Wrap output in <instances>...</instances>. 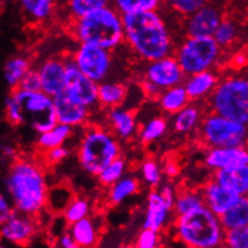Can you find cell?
<instances>
[{
    "label": "cell",
    "instance_id": "74e56055",
    "mask_svg": "<svg viewBox=\"0 0 248 248\" xmlns=\"http://www.w3.org/2000/svg\"><path fill=\"white\" fill-rule=\"evenodd\" d=\"M126 168H128V164H126L125 159L122 158V155L116 158L115 160H112L110 164L106 165L105 168L98 173V176H96L98 182L100 183V186H103L104 188L110 187V186L113 185L116 181H118L121 177H123V176L125 175Z\"/></svg>",
    "mask_w": 248,
    "mask_h": 248
},
{
    "label": "cell",
    "instance_id": "ac0fdd59",
    "mask_svg": "<svg viewBox=\"0 0 248 248\" xmlns=\"http://www.w3.org/2000/svg\"><path fill=\"white\" fill-rule=\"evenodd\" d=\"M53 106L57 123L65 124L74 129L84 126L91 118L92 110L71 101L64 92L53 96Z\"/></svg>",
    "mask_w": 248,
    "mask_h": 248
},
{
    "label": "cell",
    "instance_id": "f6af8a7d",
    "mask_svg": "<svg viewBox=\"0 0 248 248\" xmlns=\"http://www.w3.org/2000/svg\"><path fill=\"white\" fill-rule=\"evenodd\" d=\"M155 189L158 190V193H159L163 202H164L168 206L172 208L173 202H175V199H176V194H177V189H176L175 186H173L171 182H165V183H160Z\"/></svg>",
    "mask_w": 248,
    "mask_h": 248
},
{
    "label": "cell",
    "instance_id": "7a4b0ae2",
    "mask_svg": "<svg viewBox=\"0 0 248 248\" xmlns=\"http://www.w3.org/2000/svg\"><path fill=\"white\" fill-rule=\"evenodd\" d=\"M124 44L142 62L171 56L175 49L172 35L160 10L123 15Z\"/></svg>",
    "mask_w": 248,
    "mask_h": 248
},
{
    "label": "cell",
    "instance_id": "52a82bcc",
    "mask_svg": "<svg viewBox=\"0 0 248 248\" xmlns=\"http://www.w3.org/2000/svg\"><path fill=\"white\" fill-rule=\"evenodd\" d=\"M211 112L246 124L248 122V80L244 75L219 78L206 99Z\"/></svg>",
    "mask_w": 248,
    "mask_h": 248
},
{
    "label": "cell",
    "instance_id": "2e32d148",
    "mask_svg": "<svg viewBox=\"0 0 248 248\" xmlns=\"http://www.w3.org/2000/svg\"><path fill=\"white\" fill-rule=\"evenodd\" d=\"M172 208L165 204L160 198L157 189H151L146 200L145 217H143L142 228L163 232L170 227L173 220Z\"/></svg>",
    "mask_w": 248,
    "mask_h": 248
},
{
    "label": "cell",
    "instance_id": "484cf974",
    "mask_svg": "<svg viewBox=\"0 0 248 248\" xmlns=\"http://www.w3.org/2000/svg\"><path fill=\"white\" fill-rule=\"evenodd\" d=\"M157 101L163 112L168 115H173L190 103L189 96L183 84L163 89L157 98Z\"/></svg>",
    "mask_w": 248,
    "mask_h": 248
},
{
    "label": "cell",
    "instance_id": "3957f363",
    "mask_svg": "<svg viewBox=\"0 0 248 248\" xmlns=\"http://www.w3.org/2000/svg\"><path fill=\"white\" fill-rule=\"evenodd\" d=\"M69 31L80 44H89L113 52L124 44L122 15L112 5L70 19Z\"/></svg>",
    "mask_w": 248,
    "mask_h": 248
},
{
    "label": "cell",
    "instance_id": "60d3db41",
    "mask_svg": "<svg viewBox=\"0 0 248 248\" xmlns=\"http://www.w3.org/2000/svg\"><path fill=\"white\" fill-rule=\"evenodd\" d=\"M223 246L229 248H247L248 227L232 228V229L225 230Z\"/></svg>",
    "mask_w": 248,
    "mask_h": 248
},
{
    "label": "cell",
    "instance_id": "603a6c76",
    "mask_svg": "<svg viewBox=\"0 0 248 248\" xmlns=\"http://www.w3.org/2000/svg\"><path fill=\"white\" fill-rule=\"evenodd\" d=\"M171 116H172V120H171L172 130L182 135H187L198 130L200 122L204 117V111L199 103L190 101L187 106Z\"/></svg>",
    "mask_w": 248,
    "mask_h": 248
},
{
    "label": "cell",
    "instance_id": "7bdbcfd3",
    "mask_svg": "<svg viewBox=\"0 0 248 248\" xmlns=\"http://www.w3.org/2000/svg\"><path fill=\"white\" fill-rule=\"evenodd\" d=\"M42 153V159L46 164L48 165H56L61 164L64 160L68 159L69 155H70V150H69L66 146L61 145L57 146V147L49 148V150L44 151Z\"/></svg>",
    "mask_w": 248,
    "mask_h": 248
},
{
    "label": "cell",
    "instance_id": "db71d44e",
    "mask_svg": "<svg viewBox=\"0 0 248 248\" xmlns=\"http://www.w3.org/2000/svg\"><path fill=\"white\" fill-rule=\"evenodd\" d=\"M57 1H59V0H57ZM63 1H64V0H63Z\"/></svg>",
    "mask_w": 248,
    "mask_h": 248
},
{
    "label": "cell",
    "instance_id": "c3c4849f",
    "mask_svg": "<svg viewBox=\"0 0 248 248\" xmlns=\"http://www.w3.org/2000/svg\"><path fill=\"white\" fill-rule=\"evenodd\" d=\"M163 176H166L169 180H173L180 175V165L173 160H168L164 165L162 166Z\"/></svg>",
    "mask_w": 248,
    "mask_h": 248
},
{
    "label": "cell",
    "instance_id": "681fc988",
    "mask_svg": "<svg viewBox=\"0 0 248 248\" xmlns=\"http://www.w3.org/2000/svg\"><path fill=\"white\" fill-rule=\"evenodd\" d=\"M57 246L62 248H78L73 236H71L68 230L64 232L63 234H61V236L58 237V240H57Z\"/></svg>",
    "mask_w": 248,
    "mask_h": 248
},
{
    "label": "cell",
    "instance_id": "7402d4cb",
    "mask_svg": "<svg viewBox=\"0 0 248 248\" xmlns=\"http://www.w3.org/2000/svg\"><path fill=\"white\" fill-rule=\"evenodd\" d=\"M68 232L73 236L78 248L95 247L100 241V228L95 218L92 216L69 224Z\"/></svg>",
    "mask_w": 248,
    "mask_h": 248
},
{
    "label": "cell",
    "instance_id": "83f0119b",
    "mask_svg": "<svg viewBox=\"0 0 248 248\" xmlns=\"http://www.w3.org/2000/svg\"><path fill=\"white\" fill-rule=\"evenodd\" d=\"M139 190H140V181L134 176L124 175L113 185L108 187V202L115 206L121 205L139 193Z\"/></svg>",
    "mask_w": 248,
    "mask_h": 248
},
{
    "label": "cell",
    "instance_id": "ffe728a7",
    "mask_svg": "<svg viewBox=\"0 0 248 248\" xmlns=\"http://www.w3.org/2000/svg\"><path fill=\"white\" fill-rule=\"evenodd\" d=\"M108 110L106 113L108 128L120 141L131 140L139 130L135 113L126 108H122L121 106L108 108Z\"/></svg>",
    "mask_w": 248,
    "mask_h": 248
},
{
    "label": "cell",
    "instance_id": "4dcf8cb0",
    "mask_svg": "<svg viewBox=\"0 0 248 248\" xmlns=\"http://www.w3.org/2000/svg\"><path fill=\"white\" fill-rule=\"evenodd\" d=\"M220 224L224 230L232 229V228L248 227V199L247 195L241 198L235 206L219 216Z\"/></svg>",
    "mask_w": 248,
    "mask_h": 248
},
{
    "label": "cell",
    "instance_id": "8d00e7d4",
    "mask_svg": "<svg viewBox=\"0 0 248 248\" xmlns=\"http://www.w3.org/2000/svg\"><path fill=\"white\" fill-rule=\"evenodd\" d=\"M92 204L87 198L76 197L71 198L69 204L63 210V217L66 224H73L78 220L82 219L92 215Z\"/></svg>",
    "mask_w": 248,
    "mask_h": 248
},
{
    "label": "cell",
    "instance_id": "44dd1931",
    "mask_svg": "<svg viewBox=\"0 0 248 248\" xmlns=\"http://www.w3.org/2000/svg\"><path fill=\"white\" fill-rule=\"evenodd\" d=\"M219 78V75L215 70H206L186 76L182 84L190 101L202 103L210 96V94L217 86Z\"/></svg>",
    "mask_w": 248,
    "mask_h": 248
},
{
    "label": "cell",
    "instance_id": "7dc6e473",
    "mask_svg": "<svg viewBox=\"0 0 248 248\" xmlns=\"http://www.w3.org/2000/svg\"><path fill=\"white\" fill-rule=\"evenodd\" d=\"M141 91H142L143 95H145L146 98L157 100V98L159 96L162 89H160L158 86H155V83L150 82V81L147 80H143L142 78V82H141Z\"/></svg>",
    "mask_w": 248,
    "mask_h": 248
},
{
    "label": "cell",
    "instance_id": "d6986e66",
    "mask_svg": "<svg viewBox=\"0 0 248 248\" xmlns=\"http://www.w3.org/2000/svg\"><path fill=\"white\" fill-rule=\"evenodd\" d=\"M205 166L210 170L240 168L248 165L246 147H213L208 148L205 155Z\"/></svg>",
    "mask_w": 248,
    "mask_h": 248
},
{
    "label": "cell",
    "instance_id": "ab89813d",
    "mask_svg": "<svg viewBox=\"0 0 248 248\" xmlns=\"http://www.w3.org/2000/svg\"><path fill=\"white\" fill-rule=\"evenodd\" d=\"M207 2L210 0H164L165 6L182 18L198 11Z\"/></svg>",
    "mask_w": 248,
    "mask_h": 248
},
{
    "label": "cell",
    "instance_id": "cb8c5ba5",
    "mask_svg": "<svg viewBox=\"0 0 248 248\" xmlns=\"http://www.w3.org/2000/svg\"><path fill=\"white\" fill-rule=\"evenodd\" d=\"M212 180L223 187L245 197L248 193V165L215 170Z\"/></svg>",
    "mask_w": 248,
    "mask_h": 248
},
{
    "label": "cell",
    "instance_id": "b9f144b4",
    "mask_svg": "<svg viewBox=\"0 0 248 248\" xmlns=\"http://www.w3.org/2000/svg\"><path fill=\"white\" fill-rule=\"evenodd\" d=\"M160 242H162V232L147 229V228H142V230L139 232L138 237H136L134 247L157 248L160 246Z\"/></svg>",
    "mask_w": 248,
    "mask_h": 248
},
{
    "label": "cell",
    "instance_id": "f907efd6",
    "mask_svg": "<svg viewBox=\"0 0 248 248\" xmlns=\"http://www.w3.org/2000/svg\"><path fill=\"white\" fill-rule=\"evenodd\" d=\"M232 64H234V65H237L239 68H242V66L246 64V56H245L242 52L235 54L234 58H232Z\"/></svg>",
    "mask_w": 248,
    "mask_h": 248
},
{
    "label": "cell",
    "instance_id": "7c38bea8",
    "mask_svg": "<svg viewBox=\"0 0 248 248\" xmlns=\"http://www.w3.org/2000/svg\"><path fill=\"white\" fill-rule=\"evenodd\" d=\"M40 229L38 217L15 211L0 225V240L16 246L28 245Z\"/></svg>",
    "mask_w": 248,
    "mask_h": 248
},
{
    "label": "cell",
    "instance_id": "d6a6232c",
    "mask_svg": "<svg viewBox=\"0 0 248 248\" xmlns=\"http://www.w3.org/2000/svg\"><path fill=\"white\" fill-rule=\"evenodd\" d=\"M204 205L202 195L200 189H182L177 190L175 202L172 206L173 216H181L189 211L194 210Z\"/></svg>",
    "mask_w": 248,
    "mask_h": 248
},
{
    "label": "cell",
    "instance_id": "4316f807",
    "mask_svg": "<svg viewBox=\"0 0 248 248\" xmlns=\"http://www.w3.org/2000/svg\"><path fill=\"white\" fill-rule=\"evenodd\" d=\"M128 95V88L121 82L103 81L98 83V103L101 108H111L121 106Z\"/></svg>",
    "mask_w": 248,
    "mask_h": 248
},
{
    "label": "cell",
    "instance_id": "9c48e42d",
    "mask_svg": "<svg viewBox=\"0 0 248 248\" xmlns=\"http://www.w3.org/2000/svg\"><path fill=\"white\" fill-rule=\"evenodd\" d=\"M197 131L207 148L246 147V124L222 117L211 111L202 117Z\"/></svg>",
    "mask_w": 248,
    "mask_h": 248
},
{
    "label": "cell",
    "instance_id": "30bf717a",
    "mask_svg": "<svg viewBox=\"0 0 248 248\" xmlns=\"http://www.w3.org/2000/svg\"><path fill=\"white\" fill-rule=\"evenodd\" d=\"M78 70L96 83L105 81L112 70V52L89 44H80L73 54Z\"/></svg>",
    "mask_w": 248,
    "mask_h": 248
},
{
    "label": "cell",
    "instance_id": "277c9868",
    "mask_svg": "<svg viewBox=\"0 0 248 248\" xmlns=\"http://www.w3.org/2000/svg\"><path fill=\"white\" fill-rule=\"evenodd\" d=\"M7 122L15 126H28L40 134L57 123L53 98L42 91L27 92L12 89L5 101Z\"/></svg>",
    "mask_w": 248,
    "mask_h": 248
},
{
    "label": "cell",
    "instance_id": "f546056e",
    "mask_svg": "<svg viewBox=\"0 0 248 248\" xmlns=\"http://www.w3.org/2000/svg\"><path fill=\"white\" fill-rule=\"evenodd\" d=\"M31 68V62L26 56H15L4 65V78L11 89L17 88L22 78Z\"/></svg>",
    "mask_w": 248,
    "mask_h": 248
},
{
    "label": "cell",
    "instance_id": "9a60e30c",
    "mask_svg": "<svg viewBox=\"0 0 248 248\" xmlns=\"http://www.w3.org/2000/svg\"><path fill=\"white\" fill-rule=\"evenodd\" d=\"M41 80V91L49 96H56L64 91L65 87V59L62 57H52L44 61L38 66Z\"/></svg>",
    "mask_w": 248,
    "mask_h": 248
},
{
    "label": "cell",
    "instance_id": "bcb514c9",
    "mask_svg": "<svg viewBox=\"0 0 248 248\" xmlns=\"http://www.w3.org/2000/svg\"><path fill=\"white\" fill-rule=\"evenodd\" d=\"M15 212V208L12 202H10L9 197L0 192V225Z\"/></svg>",
    "mask_w": 248,
    "mask_h": 248
},
{
    "label": "cell",
    "instance_id": "8992f818",
    "mask_svg": "<svg viewBox=\"0 0 248 248\" xmlns=\"http://www.w3.org/2000/svg\"><path fill=\"white\" fill-rule=\"evenodd\" d=\"M121 155V141L110 129L99 124L84 125L78 147V159L84 172L96 177L106 165Z\"/></svg>",
    "mask_w": 248,
    "mask_h": 248
},
{
    "label": "cell",
    "instance_id": "e575fe53",
    "mask_svg": "<svg viewBox=\"0 0 248 248\" xmlns=\"http://www.w3.org/2000/svg\"><path fill=\"white\" fill-rule=\"evenodd\" d=\"M111 5V0H64L69 18L75 19L92 11Z\"/></svg>",
    "mask_w": 248,
    "mask_h": 248
},
{
    "label": "cell",
    "instance_id": "e0dca14e",
    "mask_svg": "<svg viewBox=\"0 0 248 248\" xmlns=\"http://www.w3.org/2000/svg\"><path fill=\"white\" fill-rule=\"evenodd\" d=\"M204 205L219 217L241 200L242 195L223 187L211 178L200 189Z\"/></svg>",
    "mask_w": 248,
    "mask_h": 248
},
{
    "label": "cell",
    "instance_id": "ba28073f",
    "mask_svg": "<svg viewBox=\"0 0 248 248\" xmlns=\"http://www.w3.org/2000/svg\"><path fill=\"white\" fill-rule=\"evenodd\" d=\"M223 49L212 36H187L173 49V57L186 76L213 70L222 58Z\"/></svg>",
    "mask_w": 248,
    "mask_h": 248
},
{
    "label": "cell",
    "instance_id": "ee69618b",
    "mask_svg": "<svg viewBox=\"0 0 248 248\" xmlns=\"http://www.w3.org/2000/svg\"><path fill=\"white\" fill-rule=\"evenodd\" d=\"M17 88L27 92H38L41 91V80L40 75L36 68H31L22 78L21 82L18 83Z\"/></svg>",
    "mask_w": 248,
    "mask_h": 248
},
{
    "label": "cell",
    "instance_id": "4fadbf2b",
    "mask_svg": "<svg viewBox=\"0 0 248 248\" xmlns=\"http://www.w3.org/2000/svg\"><path fill=\"white\" fill-rule=\"evenodd\" d=\"M142 78L155 83L163 91L177 84H182L186 75L173 54H171L155 61L146 62L142 70Z\"/></svg>",
    "mask_w": 248,
    "mask_h": 248
},
{
    "label": "cell",
    "instance_id": "6da1fadb",
    "mask_svg": "<svg viewBox=\"0 0 248 248\" xmlns=\"http://www.w3.org/2000/svg\"><path fill=\"white\" fill-rule=\"evenodd\" d=\"M5 189L15 211L39 217L48 202L44 166L29 157L16 158L5 176Z\"/></svg>",
    "mask_w": 248,
    "mask_h": 248
},
{
    "label": "cell",
    "instance_id": "5bb4252c",
    "mask_svg": "<svg viewBox=\"0 0 248 248\" xmlns=\"http://www.w3.org/2000/svg\"><path fill=\"white\" fill-rule=\"evenodd\" d=\"M223 18L224 14L222 9L212 2H207L198 11L185 17L183 29L186 35L193 38L213 36V33Z\"/></svg>",
    "mask_w": 248,
    "mask_h": 248
},
{
    "label": "cell",
    "instance_id": "f35d334b",
    "mask_svg": "<svg viewBox=\"0 0 248 248\" xmlns=\"http://www.w3.org/2000/svg\"><path fill=\"white\" fill-rule=\"evenodd\" d=\"M142 182L151 189H155L163 182L162 166L155 159L147 158L142 162L140 168Z\"/></svg>",
    "mask_w": 248,
    "mask_h": 248
},
{
    "label": "cell",
    "instance_id": "5b68a950",
    "mask_svg": "<svg viewBox=\"0 0 248 248\" xmlns=\"http://www.w3.org/2000/svg\"><path fill=\"white\" fill-rule=\"evenodd\" d=\"M175 239L189 248H218L223 246L224 228L219 217L205 205L172 220Z\"/></svg>",
    "mask_w": 248,
    "mask_h": 248
},
{
    "label": "cell",
    "instance_id": "d590c367",
    "mask_svg": "<svg viewBox=\"0 0 248 248\" xmlns=\"http://www.w3.org/2000/svg\"><path fill=\"white\" fill-rule=\"evenodd\" d=\"M240 36V27L235 21L229 18H223L218 24L217 29L213 33L212 38L220 46V48L232 47Z\"/></svg>",
    "mask_w": 248,
    "mask_h": 248
},
{
    "label": "cell",
    "instance_id": "816d5d0a",
    "mask_svg": "<svg viewBox=\"0 0 248 248\" xmlns=\"http://www.w3.org/2000/svg\"><path fill=\"white\" fill-rule=\"evenodd\" d=\"M2 7H4V0H0V12L2 11Z\"/></svg>",
    "mask_w": 248,
    "mask_h": 248
},
{
    "label": "cell",
    "instance_id": "d4e9b609",
    "mask_svg": "<svg viewBox=\"0 0 248 248\" xmlns=\"http://www.w3.org/2000/svg\"><path fill=\"white\" fill-rule=\"evenodd\" d=\"M24 16L33 23H45L54 16L57 0H18Z\"/></svg>",
    "mask_w": 248,
    "mask_h": 248
},
{
    "label": "cell",
    "instance_id": "8fae6325",
    "mask_svg": "<svg viewBox=\"0 0 248 248\" xmlns=\"http://www.w3.org/2000/svg\"><path fill=\"white\" fill-rule=\"evenodd\" d=\"M65 87L64 93L74 103L93 110L98 103V83L83 75L74 63L73 58H65Z\"/></svg>",
    "mask_w": 248,
    "mask_h": 248
},
{
    "label": "cell",
    "instance_id": "1f68e13d",
    "mask_svg": "<svg viewBox=\"0 0 248 248\" xmlns=\"http://www.w3.org/2000/svg\"><path fill=\"white\" fill-rule=\"evenodd\" d=\"M111 5L121 15L155 11L164 6V0H111Z\"/></svg>",
    "mask_w": 248,
    "mask_h": 248
},
{
    "label": "cell",
    "instance_id": "836d02e7",
    "mask_svg": "<svg viewBox=\"0 0 248 248\" xmlns=\"http://www.w3.org/2000/svg\"><path fill=\"white\" fill-rule=\"evenodd\" d=\"M169 129V122L164 117H153L147 121L138 130V136L143 145L155 142L165 135Z\"/></svg>",
    "mask_w": 248,
    "mask_h": 248
},
{
    "label": "cell",
    "instance_id": "f1b7e54d",
    "mask_svg": "<svg viewBox=\"0 0 248 248\" xmlns=\"http://www.w3.org/2000/svg\"><path fill=\"white\" fill-rule=\"evenodd\" d=\"M74 128L62 123H56L48 130L42 131L36 139V147L44 152L49 148L64 145L73 136Z\"/></svg>",
    "mask_w": 248,
    "mask_h": 248
},
{
    "label": "cell",
    "instance_id": "f5cc1de1",
    "mask_svg": "<svg viewBox=\"0 0 248 248\" xmlns=\"http://www.w3.org/2000/svg\"><path fill=\"white\" fill-rule=\"evenodd\" d=\"M1 246H2V245H1V244H0V247H1Z\"/></svg>",
    "mask_w": 248,
    "mask_h": 248
}]
</instances>
